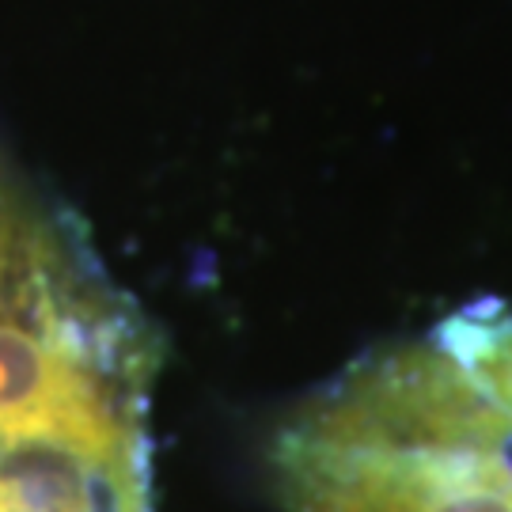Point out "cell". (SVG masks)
Listing matches in <instances>:
<instances>
[{
	"label": "cell",
	"mask_w": 512,
	"mask_h": 512,
	"mask_svg": "<svg viewBox=\"0 0 512 512\" xmlns=\"http://www.w3.org/2000/svg\"><path fill=\"white\" fill-rule=\"evenodd\" d=\"M418 338L452 414L512 509V308L482 300Z\"/></svg>",
	"instance_id": "obj_1"
}]
</instances>
